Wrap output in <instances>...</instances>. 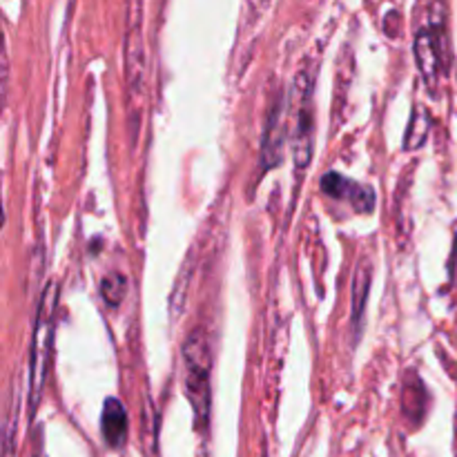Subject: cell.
<instances>
[{
	"label": "cell",
	"instance_id": "cell-1",
	"mask_svg": "<svg viewBox=\"0 0 457 457\" xmlns=\"http://www.w3.org/2000/svg\"><path fill=\"white\" fill-rule=\"evenodd\" d=\"M210 370L212 351L205 330H192L183 344V386L199 427L208 424L210 415Z\"/></svg>",
	"mask_w": 457,
	"mask_h": 457
},
{
	"label": "cell",
	"instance_id": "cell-2",
	"mask_svg": "<svg viewBox=\"0 0 457 457\" xmlns=\"http://www.w3.org/2000/svg\"><path fill=\"white\" fill-rule=\"evenodd\" d=\"M58 284H49L40 297L36 312L34 339H31V364H29V413L34 415L43 395L45 378H47L49 353H52L54 326H56Z\"/></svg>",
	"mask_w": 457,
	"mask_h": 457
},
{
	"label": "cell",
	"instance_id": "cell-3",
	"mask_svg": "<svg viewBox=\"0 0 457 457\" xmlns=\"http://www.w3.org/2000/svg\"><path fill=\"white\" fill-rule=\"evenodd\" d=\"M299 85L303 89V96L299 98L297 114V132H295V163L297 168H306L311 161L312 150V110H311V92L312 80L306 74H299Z\"/></svg>",
	"mask_w": 457,
	"mask_h": 457
},
{
	"label": "cell",
	"instance_id": "cell-4",
	"mask_svg": "<svg viewBox=\"0 0 457 457\" xmlns=\"http://www.w3.org/2000/svg\"><path fill=\"white\" fill-rule=\"evenodd\" d=\"M321 187H324L326 195L335 196V199H346L355 205L360 212H369L370 208L375 205V196L373 192L361 187L360 183L351 181V179L342 177L337 172H330L321 179Z\"/></svg>",
	"mask_w": 457,
	"mask_h": 457
},
{
	"label": "cell",
	"instance_id": "cell-5",
	"mask_svg": "<svg viewBox=\"0 0 457 457\" xmlns=\"http://www.w3.org/2000/svg\"><path fill=\"white\" fill-rule=\"evenodd\" d=\"M101 433L105 445L112 446V449H120L128 440V413H125L123 404L116 397H110L103 404Z\"/></svg>",
	"mask_w": 457,
	"mask_h": 457
},
{
	"label": "cell",
	"instance_id": "cell-6",
	"mask_svg": "<svg viewBox=\"0 0 457 457\" xmlns=\"http://www.w3.org/2000/svg\"><path fill=\"white\" fill-rule=\"evenodd\" d=\"M415 61H418L424 80L428 85H436L437 76H440V54H437L436 36L431 29H422L415 38Z\"/></svg>",
	"mask_w": 457,
	"mask_h": 457
},
{
	"label": "cell",
	"instance_id": "cell-7",
	"mask_svg": "<svg viewBox=\"0 0 457 457\" xmlns=\"http://www.w3.org/2000/svg\"><path fill=\"white\" fill-rule=\"evenodd\" d=\"M428 129H431V116H428V112L424 110L422 105H415L409 129H406V137H404L406 150H420V147L427 143Z\"/></svg>",
	"mask_w": 457,
	"mask_h": 457
},
{
	"label": "cell",
	"instance_id": "cell-8",
	"mask_svg": "<svg viewBox=\"0 0 457 457\" xmlns=\"http://www.w3.org/2000/svg\"><path fill=\"white\" fill-rule=\"evenodd\" d=\"M370 288V263L361 262L355 270V284H353V321H361L364 315L366 297Z\"/></svg>",
	"mask_w": 457,
	"mask_h": 457
},
{
	"label": "cell",
	"instance_id": "cell-9",
	"mask_svg": "<svg viewBox=\"0 0 457 457\" xmlns=\"http://www.w3.org/2000/svg\"><path fill=\"white\" fill-rule=\"evenodd\" d=\"M125 290H128V279H125L123 275H119V272L107 275L101 284L103 299H105V303H110V306H119V303L123 302Z\"/></svg>",
	"mask_w": 457,
	"mask_h": 457
},
{
	"label": "cell",
	"instance_id": "cell-10",
	"mask_svg": "<svg viewBox=\"0 0 457 457\" xmlns=\"http://www.w3.org/2000/svg\"><path fill=\"white\" fill-rule=\"evenodd\" d=\"M36 457H47V455H43V453H40V455H36Z\"/></svg>",
	"mask_w": 457,
	"mask_h": 457
}]
</instances>
